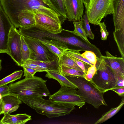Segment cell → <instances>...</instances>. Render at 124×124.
<instances>
[{"instance_id":"cell-30","label":"cell","mask_w":124,"mask_h":124,"mask_svg":"<svg viewBox=\"0 0 124 124\" xmlns=\"http://www.w3.org/2000/svg\"><path fill=\"white\" fill-rule=\"evenodd\" d=\"M83 22V28L85 32L86 36L92 40L94 38V35L90 28L86 13L85 11V14L81 19Z\"/></svg>"},{"instance_id":"cell-42","label":"cell","mask_w":124,"mask_h":124,"mask_svg":"<svg viewBox=\"0 0 124 124\" xmlns=\"http://www.w3.org/2000/svg\"><path fill=\"white\" fill-rule=\"evenodd\" d=\"M84 4L85 6L86 7L88 5L89 1V0H80Z\"/></svg>"},{"instance_id":"cell-22","label":"cell","mask_w":124,"mask_h":124,"mask_svg":"<svg viewBox=\"0 0 124 124\" xmlns=\"http://www.w3.org/2000/svg\"><path fill=\"white\" fill-rule=\"evenodd\" d=\"M74 27V30L73 31H70L62 29L63 31H66L77 36L86 42L90 43L88 39L83 28V22L82 20L80 21H74L73 22Z\"/></svg>"},{"instance_id":"cell-8","label":"cell","mask_w":124,"mask_h":124,"mask_svg":"<svg viewBox=\"0 0 124 124\" xmlns=\"http://www.w3.org/2000/svg\"><path fill=\"white\" fill-rule=\"evenodd\" d=\"M23 36L30 51L29 59L43 61H51L59 59L56 55L37 39Z\"/></svg>"},{"instance_id":"cell-24","label":"cell","mask_w":124,"mask_h":124,"mask_svg":"<svg viewBox=\"0 0 124 124\" xmlns=\"http://www.w3.org/2000/svg\"><path fill=\"white\" fill-rule=\"evenodd\" d=\"M55 11L60 16L62 24L67 19L62 0H49Z\"/></svg>"},{"instance_id":"cell-29","label":"cell","mask_w":124,"mask_h":124,"mask_svg":"<svg viewBox=\"0 0 124 124\" xmlns=\"http://www.w3.org/2000/svg\"><path fill=\"white\" fill-rule=\"evenodd\" d=\"M80 50L70 48L68 47L64 51V53H65L70 55L83 61L91 66L93 64L91 63L89 61L85 58L84 57L79 51Z\"/></svg>"},{"instance_id":"cell-14","label":"cell","mask_w":124,"mask_h":124,"mask_svg":"<svg viewBox=\"0 0 124 124\" xmlns=\"http://www.w3.org/2000/svg\"><path fill=\"white\" fill-rule=\"evenodd\" d=\"M113 34H124V0H113Z\"/></svg>"},{"instance_id":"cell-7","label":"cell","mask_w":124,"mask_h":124,"mask_svg":"<svg viewBox=\"0 0 124 124\" xmlns=\"http://www.w3.org/2000/svg\"><path fill=\"white\" fill-rule=\"evenodd\" d=\"M85 8L89 23L98 25L104 17L113 13V0H89Z\"/></svg>"},{"instance_id":"cell-2","label":"cell","mask_w":124,"mask_h":124,"mask_svg":"<svg viewBox=\"0 0 124 124\" xmlns=\"http://www.w3.org/2000/svg\"><path fill=\"white\" fill-rule=\"evenodd\" d=\"M17 96L37 113L49 118L69 114L75 109L73 105L55 102L49 99H45L40 96Z\"/></svg>"},{"instance_id":"cell-39","label":"cell","mask_w":124,"mask_h":124,"mask_svg":"<svg viewBox=\"0 0 124 124\" xmlns=\"http://www.w3.org/2000/svg\"><path fill=\"white\" fill-rule=\"evenodd\" d=\"M124 78L118 79L116 86L124 87Z\"/></svg>"},{"instance_id":"cell-27","label":"cell","mask_w":124,"mask_h":124,"mask_svg":"<svg viewBox=\"0 0 124 124\" xmlns=\"http://www.w3.org/2000/svg\"><path fill=\"white\" fill-rule=\"evenodd\" d=\"M23 73L22 70L15 71L11 74L0 80V86L7 85L17 79H20L22 77Z\"/></svg>"},{"instance_id":"cell-12","label":"cell","mask_w":124,"mask_h":124,"mask_svg":"<svg viewBox=\"0 0 124 124\" xmlns=\"http://www.w3.org/2000/svg\"><path fill=\"white\" fill-rule=\"evenodd\" d=\"M14 26L9 17L0 5V53L9 55L8 42L11 28Z\"/></svg>"},{"instance_id":"cell-32","label":"cell","mask_w":124,"mask_h":124,"mask_svg":"<svg viewBox=\"0 0 124 124\" xmlns=\"http://www.w3.org/2000/svg\"><path fill=\"white\" fill-rule=\"evenodd\" d=\"M65 53L76 63L84 72L85 74L86 73L88 68L91 66L90 65Z\"/></svg>"},{"instance_id":"cell-6","label":"cell","mask_w":124,"mask_h":124,"mask_svg":"<svg viewBox=\"0 0 124 124\" xmlns=\"http://www.w3.org/2000/svg\"><path fill=\"white\" fill-rule=\"evenodd\" d=\"M19 33L23 36H26L35 38H42L47 39H52L60 42L74 47H78L80 43V40L78 36L69 32L66 35L61 36L59 33L54 34L39 29L35 27L29 29L19 27Z\"/></svg>"},{"instance_id":"cell-20","label":"cell","mask_w":124,"mask_h":124,"mask_svg":"<svg viewBox=\"0 0 124 124\" xmlns=\"http://www.w3.org/2000/svg\"><path fill=\"white\" fill-rule=\"evenodd\" d=\"M45 75L46 77L50 79H53L57 80L61 86H66L76 89L77 87L72 83L65 76L60 73L55 71L47 70Z\"/></svg>"},{"instance_id":"cell-3","label":"cell","mask_w":124,"mask_h":124,"mask_svg":"<svg viewBox=\"0 0 124 124\" xmlns=\"http://www.w3.org/2000/svg\"><path fill=\"white\" fill-rule=\"evenodd\" d=\"M46 80L34 76L25 78L8 85L10 94L16 96L39 95L49 97L50 92L46 85Z\"/></svg>"},{"instance_id":"cell-13","label":"cell","mask_w":124,"mask_h":124,"mask_svg":"<svg viewBox=\"0 0 124 124\" xmlns=\"http://www.w3.org/2000/svg\"><path fill=\"white\" fill-rule=\"evenodd\" d=\"M67 18L70 21H80L83 16L84 6L80 0H62Z\"/></svg>"},{"instance_id":"cell-9","label":"cell","mask_w":124,"mask_h":124,"mask_svg":"<svg viewBox=\"0 0 124 124\" xmlns=\"http://www.w3.org/2000/svg\"><path fill=\"white\" fill-rule=\"evenodd\" d=\"M77 89L62 86L57 92L49 97L53 101L77 106L81 108L85 104L84 98L76 93Z\"/></svg>"},{"instance_id":"cell-35","label":"cell","mask_w":124,"mask_h":124,"mask_svg":"<svg viewBox=\"0 0 124 124\" xmlns=\"http://www.w3.org/2000/svg\"><path fill=\"white\" fill-rule=\"evenodd\" d=\"M20 67H27L34 69L37 71V72H46L47 70L45 69L34 64L31 63H22Z\"/></svg>"},{"instance_id":"cell-21","label":"cell","mask_w":124,"mask_h":124,"mask_svg":"<svg viewBox=\"0 0 124 124\" xmlns=\"http://www.w3.org/2000/svg\"><path fill=\"white\" fill-rule=\"evenodd\" d=\"M58 60L51 61H37L29 59L22 63H31L36 64L47 70L57 71L60 73V67Z\"/></svg>"},{"instance_id":"cell-38","label":"cell","mask_w":124,"mask_h":124,"mask_svg":"<svg viewBox=\"0 0 124 124\" xmlns=\"http://www.w3.org/2000/svg\"><path fill=\"white\" fill-rule=\"evenodd\" d=\"M110 90L115 92L120 96L122 97H124V87L116 86L111 89Z\"/></svg>"},{"instance_id":"cell-43","label":"cell","mask_w":124,"mask_h":124,"mask_svg":"<svg viewBox=\"0 0 124 124\" xmlns=\"http://www.w3.org/2000/svg\"><path fill=\"white\" fill-rule=\"evenodd\" d=\"M2 61L1 59L0 58V72L2 70Z\"/></svg>"},{"instance_id":"cell-33","label":"cell","mask_w":124,"mask_h":124,"mask_svg":"<svg viewBox=\"0 0 124 124\" xmlns=\"http://www.w3.org/2000/svg\"><path fill=\"white\" fill-rule=\"evenodd\" d=\"M96 72L95 64H93L88 68L86 73L84 75V77L88 81H90L92 79Z\"/></svg>"},{"instance_id":"cell-31","label":"cell","mask_w":124,"mask_h":124,"mask_svg":"<svg viewBox=\"0 0 124 124\" xmlns=\"http://www.w3.org/2000/svg\"><path fill=\"white\" fill-rule=\"evenodd\" d=\"M81 54L82 56L93 64H95L97 61V56L93 52L86 50Z\"/></svg>"},{"instance_id":"cell-37","label":"cell","mask_w":124,"mask_h":124,"mask_svg":"<svg viewBox=\"0 0 124 124\" xmlns=\"http://www.w3.org/2000/svg\"><path fill=\"white\" fill-rule=\"evenodd\" d=\"M9 94V87L7 85L0 86V99L3 96Z\"/></svg>"},{"instance_id":"cell-40","label":"cell","mask_w":124,"mask_h":124,"mask_svg":"<svg viewBox=\"0 0 124 124\" xmlns=\"http://www.w3.org/2000/svg\"><path fill=\"white\" fill-rule=\"evenodd\" d=\"M42 1L48 7L52 9L55 11L52 5L49 0H40Z\"/></svg>"},{"instance_id":"cell-41","label":"cell","mask_w":124,"mask_h":124,"mask_svg":"<svg viewBox=\"0 0 124 124\" xmlns=\"http://www.w3.org/2000/svg\"><path fill=\"white\" fill-rule=\"evenodd\" d=\"M3 108V104L1 99H0V115L3 114L2 110Z\"/></svg>"},{"instance_id":"cell-34","label":"cell","mask_w":124,"mask_h":124,"mask_svg":"<svg viewBox=\"0 0 124 124\" xmlns=\"http://www.w3.org/2000/svg\"><path fill=\"white\" fill-rule=\"evenodd\" d=\"M100 27V31L101 33V39L103 40H105L107 39L109 33L106 29V26L104 22H100L99 24Z\"/></svg>"},{"instance_id":"cell-11","label":"cell","mask_w":124,"mask_h":124,"mask_svg":"<svg viewBox=\"0 0 124 124\" xmlns=\"http://www.w3.org/2000/svg\"><path fill=\"white\" fill-rule=\"evenodd\" d=\"M35 27L43 31L54 34L61 33L62 31L60 20L40 14L35 15Z\"/></svg>"},{"instance_id":"cell-36","label":"cell","mask_w":124,"mask_h":124,"mask_svg":"<svg viewBox=\"0 0 124 124\" xmlns=\"http://www.w3.org/2000/svg\"><path fill=\"white\" fill-rule=\"evenodd\" d=\"M24 74L23 77L25 78H28L33 77L34 76L37 71L33 69L27 67H23Z\"/></svg>"},{"instance_id":"cell-28","label":"cell","mask_w":124,"mask_h":124,"mask_svg":"<svg viewBox=\"0 0 124 124\" xmlns=\"http://www.w3.org/2000/svg\"><path fill=\"white\" fill-rule=\"evenodd\" d=\"M21 53L22 63L30 58L31 52L30 49L26 42L23 36L21 35Z\"/></svg>"},{"instance_id":"cell-17","label":"cell","mask_w":124,"mask_h":124,"mask_svg":"<svg viewBox=\"0 0 124 124\" xmlns=\"http://www.w3.org/2000/svg\"><path fill=\"white\" fill-rule=\"evenodd\" d=\"M3 104L2 114H9L16 111L22 101L15 95L9 94L1 98Z\"/></svg>"},{"instance_id":"cell-25","label":"cell","mask_w":124,"mask_h":124,"mask_svg":"<svg viewBox=\"0 0 124 124\" xmlns=\"http://www.w3.org/2000/svg\"><path fill=\"white\" fill-rule=\"evenodd\" d=\"M60 66L61 73L64 76L84 77L85 75L82 71L68 67L62 65Z\"/></svg>"},{"instance_id":"cell-19","label":"cell","mask_w":124,"mask_h":124,"mask_svg":"<svg viewBox=\"0 0 124 124\" xmlns=\"http://www.w3.org/2000/svg\"><path fill=\"white\" fill-rule=\"evenodd\" d=\"M0 120L1 124H24L32 119L31 116L26 114L11 115L8 113L4 114Z\"/></svg>"},{"instance_id":"cell-5","label":"cell","mask_w":124,"mask_h":124,"mask_svg":"<svg viewBox=\"0 0 124 124\" xmlns=\"http://www.w3.org/2000/svg\"><path fill=\"white\" fill-rule=\"evenodd\" d=\"M103 56L97 57L95 64L97 72L90 81L100 91L104 93L116 86L118 79Z\"/></svg>"},{"instance_id":"cell-4","label":"cell","mask_w":124,"mask_h":124,"mask_svg":"<svg viewBox=\"0 0 124 124\" xmlns=\"http://www.w3.org/2000/svg\"><path fill=\"white\" fill-rule=\"evenodd\" d=\"M65 76L77 87V94L82 96L86 103L97 109L101 105L108 106L104 98V93L90 81H88L83 77Z\"/></svg>"},{"instance_id":"cell-26","label":"cell","mask_w":124,"mask_h":124,"mask_svg":"<svg viewBox=\"0 0 124 124\" xmlns=\"http://www.w3.org/2000/svg\"><path fill=\"white\" fill-rule=\"evenodd\" d=\"M58 63L59 65H62L68 67L82 71L76 63L65 53L59 58Z\"/></svg>"},{"instance_id":"cell-1","label":"cell","mask_w":124,"mask_h":124,"mask_svg":"<svg viewBox=\"0 0 124 124\" xmlns=\"http://www.w3.org/2000/svg\"><path fill=\"white\" fill-rule=\"evenodd\" d=\"M0 4L12 23L16 28L18 16L24 9L31 10L36 14H42L57 20L60 15L40 0H0Z\"/></svg>"},{"instance_id":"cell-10","label":"cell","mask_w":124,"mask_h":124,"mask_svg":"<svg viewBox=\"0 0 124 124\" xmlns=\"http://www.w3.org/2000/svg\"><path fill=\"white\" fill-rule=\"evenodd\" d=\"M21 35L16 28L13 26L10 32L8 42L9 55L16 64L19 66L22 63Z\"/></svg>"},{"instance_id":"cell-18","label":"cell","mask_w":124,"mask_h":124,"mask_svg":"<svg viewBox=\"0 0 124 124\" xmlns=\"http://www.w3.org/2000/svg\"><path fill=\"white\" fill-rule=\"evenodd\" d=\"M36 38L44 44L59 58L64 53L66 49L68 47L66 44L60 42L44 38Z\"/></svg>"},{"instance_id":"cell-16","label":"cell","mask_w":124,"mask_h":124,"mask_svg":"<svg viewBox=\"0 0 124 124\" xmlns=\"http://www.w3.org/2000/svg\"><path fill=\"white\" fill-rule=\"evenodd\" d=\"M36 14L33 11L28 9L22 10L18 16L16 28L22 27L29 29L35 27Z\"/></svg>"},{"instance_id":"cell-15","label":"cell","mask_w":124,"mask_h":124,"mask_svg":"<svg viewBox=\"0 0 124 124\" xmlns=\"http://www.w3.org/2000/svg\"><path fill=\"white\" fill-rule=\"evenodd\" d=\"M106 55L103 56L118 78H124V58L115 56L108 51H105Z\"/></svg>"},{"instance_id":"cell-23","label":"cell","mask_w":124,"mask_h":124,"mask_svg":"<svg viewBox=\"0 0 124 124\" xmlns=\"http://www.w3.org/2000/svg\"><path fill=\"white\" fill-rule=\"evenodd\" d=\"M124 104V97H122L121 101L119 105L116 107L111 108L109 111L103 114L101 117L95 123V124L101 123L110 118L116 114Z\"/></svg>"}]
</instances>
